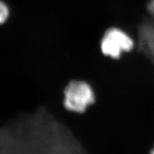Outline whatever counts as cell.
<instances>
[{"mask_svg":"<svg viewBox=\"0 0 154 154\" xmlns=\"http://www.w3.org/2000/svg\"><path fill=\"white\" fill-rule=\"evenodd\" d=\"M63 106L69 112L82 114L96 101L94 86L87 81L72 79L66 84L63 91Z\"/></svg>","mask_w":154,"mask_h":154,"instance_id":"1","label":"cell"},{"mask_svg":"<svg viewBox=\"0 0 154 154\" xmlns=\"http://www.w3.org/2000/svg\"><path fill=\"white\" fill-rule=\"evenodd\" d=\"M136 48V42L126 31L119 27L108 29L99 44L100 52L103 57L119 61L124 55L132 53Z\"/></svg>","mask_w":154,"mask_h":154,"instance_id":"2","label":"cell"},{"mask_svg":"<svg viewBox=\"0 0 154 154\" xmlns=\"http://www.w3.org/2000/svg\"><path fill=\"white\" fill-rule=\"evenodd\" d=\"M138 50L154 64V23L149 22L138 30Z\"/></svg>","mask_w":154,"mask_h":154,"instance_id":"3","label":"cell"},{"mask_svg":"<svg viewBox=\"0 0 154 154\" xmlns=\"http://www.w3.org/2000/svg\"><path fill=\"white\" fill-rule=\"evenodd\" d=\"M9 15L8 7L0 0V24H2L7 20Z\"/></svg>","mask_w":154,"mask_h":154,"instance_id":"4","label":"cell"},{"mask_svg":"<svg viewBox=\"0 0 154 154\" xmlns=\"http://www.w3.org/2000/svg\"><path fill=\"white\" fill-rule=\"evenodd\" d=\"M146 7H147V9L149 14L154 17V0H149V2H148Z\"/></svg>","mask_w":154,"mask_h":154,"instance_id":"5","label":"cell"},{"mask_svg":"<svg viewBox=\"0 0 154 154\" xmlns=\"http://www.w3.org/2000/svg\"><path fill=\"white\" fill-rule=\"evenodd\" d=\"M149 154H154V144L153 145V146L151 147V149H150Z\"/></svg>","mask_w":154,"mask_h":154,"instance_id":"6","label":"cell"}]
</instances>
